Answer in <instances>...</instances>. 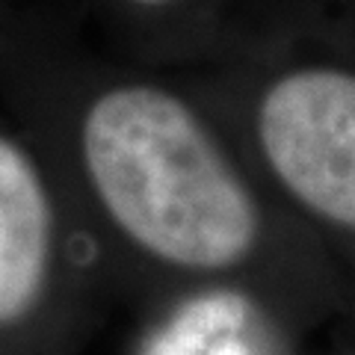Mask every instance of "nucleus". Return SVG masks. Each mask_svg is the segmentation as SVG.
I'll list each match as a JSON object with an SVG mask.
<instances>
[{
	"label": "nucleus",
	"instance_id": "20e7f679",
	"mask_svg": "<svg viewBox=\"0 0 355 355\" xmlns=\"http://www.w3.org/2000/svg\"><path fill=\"white\" fill-rule=\"evenodd\" d=\"M314 39L355 51V0H266L261 42Z\"/></svg>",
	"mask_w": 355,
	"mask_h": 355
},
{
	"label": "nucleus",
	"instance_id": "f03ea898",
	"mask_svg": "<svg viewBox=\"0 0 355 355\" xmlns=\"http://www.w3.org/2000/svg\"><path fill=\"white\" fill-rule=\"evenodd\" d=\"M187 74L338 275L355 323V51L275 39Z\"/></svg>",
	"mask_w": 355,
	"mask_h": 355
},
{
	"label": "nucleus",
	"instance_id": "f257e3e1",
	"mask_svg": "<svg viewBox=\"0 0 355 355\" xmlns=\"http://www.w3.org/2000/svg\"><path fill=\"white\" fill-rule=\"evenodd\" d=\"M0 110L57 178L107 291L222 302L284 340L352 320L338 275L187 71L0 39Z\"/></svg>",
	"mask_w": 355,
	"mask_h": 355
},
{
	"label": "nucleus",
	"instance_id": "7ed1b4c3",
	"mask_svg": "<svg viewBox=\"0 0 355 355\" xmlns=\"http://www.w3.org/2000/svg\"><path fill=\"white\" fill-rule=\"evenodd\" d=\"M98 293L57 178L0 110V355H83Z\"/></svg>",
	"mask_w": 355,
	"mask_h": 355
}]
</instances>
